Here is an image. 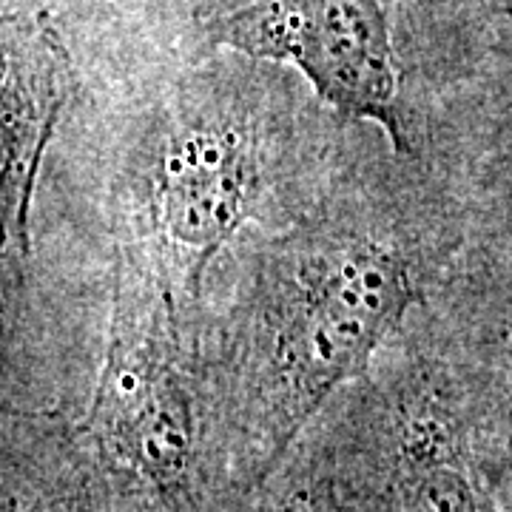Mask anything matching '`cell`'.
Returning <instances> with one entry per match:
<instances>
[{
    "label": "cell",
    "instance_id": "1",
    "mask_svg": "<svg viewBox=\"0 0 512 512\" xmlns=\"http://www.w3.org/2000/svg\"><path fill=\"white\" fill-rule=\"evenodd\" d=\"M419 296L402 256L359 234H322L276 259L265 353L228 433L239 495L274 476L308 421L365 370Z\"/></svg>",
    "mask_w": 512,
    "mask_h": 512
},
{
    "label": "cell",
    "instance_id": "2",
    "mask_svg": "<svg viewBox=\"0 0 512 512\" xmlns=\"http://www.w3.org/2000/svg\"><path fill=\"white\" fill-rule=\"evenodd\" d=\"M325 470L339 512H490L467 424L433 387L379 399Z\"/></svg>",
    "mask_w": 512,
    "mask_h": 512
},
{
    "label": "cell",
    "instance_id": "3",
    "mask_svg": "<svg viewBox=\"0 0 512 512\" xmlns=\"http://www.w3.org/2000/svg\"><path fill=\"white\" fill-rule=\"evenodd\" d=\"M214 40L242 55L291 63L333 109L379 123L407 148L382 0H254L220 20Z\"/></svg>",
    "mask_w": 512,
    "mask_h": 512
},
{
    "label": "cell",
    "instance_id": "4",
    "mask_svg": "<svg viewBox=\"0 0 512 512\" xmlns=\"http://www.w3.org/2000/svg\"><path fill=\"white\" fill-rule=\"evenodd\" d=\"M254 191V151L237 126L183 128L151 180V228L188 288L234 237Z\"/></svg>",
    "mask_w": 512,
    "mask_h": 512
},
{
    "label": "cell",
    "instance_id": "5",
    "mask_svg": "<svg viewBox=\"0 0 512 512\" xmlns=\"http://www.w3.org/2000/svg\"><path fill=\"white\" fill-rule=\"evenodd\" d=\"M72 92V66L46 23H6L3 32V228L6 245L29 256V211L37 171Z\"/></svg>",
    "mask_w": 512,
    "mask_h": 512
},
{
    "label": "cell",
    "instance_id": "6",
    "mask_svg": "<svg viewBox=\"0 0 512 512\" xmlns=\"http://www.w3.org/2000/svg\"><path fill=\"white\" fill-rule=\"evenodd\" d=\"M29 473L23 476L6 458L3 512H131L89 447L86 453H57L49 476H35V467Z\"/></svg>",
    "mask_w": 512,
    "mask_h": 512
},
{
    "label": "cell",
    "instance_id": "7",
    "mask_svg": "<svg viewBox=\"0 0 512 512\" xmlns=\"http://www.w3.org/2000/svg\"><path fill=\"white\" fill-rule=\"evenodd\" d=\"M231 512H339L330 490L328 470L305 473L279 481V473L268 478L256 493L242 498Z\"/></svg>",
    "mask_w": 512,
    "mask_h": 512
},
{
    "label": "cell",
    "instance_id": "8",
    "mask_svg": "<svg viewBox=\"0 0 512 512\" xmlns=\"http://www.w3.org/2000/svg\"><path fill=\"white\" fill-rule=\"evenodd\" d=\"M510 376H512V367H510ZM510 393H512V379H510Z\"/></svg>",
    "mask_w": 512,
    "mask_h": 512
}]
</instances>
